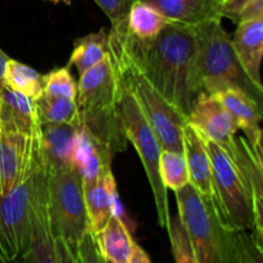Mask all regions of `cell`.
Instances as JSON below:
<instances>
[{
	"label": "cell",
	"instance_id": "1",
	"mask_svg": "<svg viewBox=\"0 0 263 263\" xmlns=\"http://www.w3.org/2000/svg\"><path fill=\"white\" fill-rule=\"evenodd\" d=\"M115 26L146 80L187 120L195 99L203 92L195 66L197 36L193 26L168 22L148 41L131 36L127 21Z\"/></svg>",
	"mask_w": 263,
	"mask_h": 263
},
{
	"label": "cell",
	"instance_id": "2",
	"mask_svg": "<svg viewBox=\"0 0 263 263\" xmlns=\"http://www.w3.org/2000/svg\"><path fill=\"white\" fill-rule=\"evenodd\" d=\"M108 57L116 79L134 95L141 112L153 128L162 151L184 153L182 130L187 122L186 117L172 107L146 80L126 48L118 26H112L108 32Z\"/></svg>",
	"mask_w": 263,
	"mask_h": 263
},
{
	"label": "cell",
	"instance_id": "3",
	"mask_svg": "<svg viewBox=\"0 0 263 263\" xmlns=\"http://www.w3.org/2000/svg\"><path fill=\"white\" fill-rule=\"evenodd\" d=\"M193 28L197 36L195 66L203 91L215 95L226 89H238L263 109V89L241 67L221 20L207 21Z\"/></svg>",
	"mask_w": 263,
	"mask_h": 263
},
{
	"label": "cell",
	"instance_id": "4",
	"mask_svg": "<svg viewBox=\"0 0 263 263\" xmlns=\"http://www.w3.org/2000/svg\"><path fill=\"white\" fill-rule=\"evenodd\" d=\"M181 220L198 263H238L236 231L225 225L212 197L190 184L175 192Z\"/></svg>",
	"mask_w": 263,
	"mask_h": 263
},
{
	"label": "cell",
	"instance_id": "5",
	"mask_svg": "<svg viewBox=\"0 0 263 263\" xmlns=\"http://www.w3.org/2000/svg\"><path fill=\"white\" fill-rule=\"evenodd\" d=\"M80 125L104 143L113 154L123 152L127 139L117 110V80L109 57L80 74L76 97Z\"/></svg>",
	"mask_w": 263,
	"mask_h": 263
},
{
	"label": "cell",
	"instance_id": "6",
	"mask_svg": "<svg viewBox=\"0 0 263 263\" xmlns=\"http://www.w3.org/2000/svg\"><path fill=\"white\" fill-rule=\"evenodd\" d=\"M48 172L40 164L10 193L0 195V259L18 262L27 251L36 208L48 197Z\"/></svg>",
	"mask_w": 263,
	"mask_h": 263
},
{
	"label": "cell",
	"instance_id": "7",
	"mask_svg": "<svg viewBox=\"0 0 263 263\" xmlns=\"http://www.w3.org/2000/svg\"><path fill=\"white\" fill-rule=\"evenodd\" d=\"M117 80V79H116ZM117 110L120 116L123 134L127 141H130L138 152V156L145 170L146 177L153 192L156 203L158 225L167 229L170 222L168 194L159 175V157H161V144L149 125L148 120L140 107L136 103L134 95L127 87L117 80Z\"/></svg>",
	"mask_w": 263,
	"mask_h": 263
},
{
	"label": "cell",
	"instance_id": "8",
	"mask_svg": "<svg viewBox=\"0 0 263 263\" xmlns=\"http://www.w3.org/2000/svg\"><path fill=\"white\" fill-rule=\"evenodd\" d=\"M204 143L212 170V198L221 218L233 231L253 234L256 217L253 197L247 179L221 146L207 139Z\"/></svg>",
	"mask_w": 263,
	"mask_h": 263
},
{
	"label": "cell",
	"instance_id": "9",
	"mask_svg": "<svg viewBox=\"0 0 263 263\" xmlns=\"http://www.w3.org/2000/svg\"><path fill=\"white\" fill-rule=\"evenodd\" d=\"M46 208L54 238L63 239L77 252L79 241L89 230V221L82 179L76 167L49 175Z\"/></svg>",
	"mask_w": 263,
	"mask_h": 263
},
{
	"label": "cell",
	"instance_id": "10",
	"mask_svg": "<svg viewBox=\"0 0 263 263\" xmlns=\"http://www.w3.org/2000/svg\"><path fill=\"white\" fill-rule=\"evenodd\" d=\"M40 164V138L0 130V195L25 182Z\"/></svg>",
	"mask_w": 263,
	"mask_h": 263
},
{
	"label": "cell",
	"instance_id": "11",
	"mask_svg": "<svg viewBox=\"0 0 263 263\" xmlns=\"http://www.w3.org/2000/svg\"><path fill=\"white\" fill-rule=\"evenodd\" d=\"M187 122L204 139L217 144L235 161L239 151V126L225 105L213 94L203 91L195 99Z\"/></svg>",
	"mask_w": 263,
	"mask_h": 263
},
{
	"label": "cell",
	"instance_id": "12",
	"mask_svg": "<svg viewBox=\"0 0 263 263\" xmlns=\"http://www.w3.org/2000/svg\"><path fill=\"white\" fill-rule=\"evenodd\" d=\"M80 125L48 123L41 126L40 151L48 175L73 166L74 144Z\"/></svg>",
	"mask_w": 263,
	"mask_h": 263
},
{
	"label": "cell",
	"instance_id": "13",
	"mask_svg": "<svg viewBox=\"0 0 263 263\" xmlns=\"http://www.w3.org/2000/svg\"><path fill=\"white\" fill-rule=\"evenodd\" d=\"M113 153L104 143L80 125L74 144L73 166L79 170L84 189L91 186L100 176L112 171Z\"/></svg>",
	"mask_w": 263,
	"mask_h": 263
},
{
	"label": "cell",
	"instance_id": "14",
	"mask_svg": "<svg viewBox=\"0 0 263 263\" xmlns=\"http://www.w3.org/2000/svg\"><path fill=\"white\" fill-rule=\"evenodd\" d=\"M0 130L40 138L41 125L33 100L5 86L0 91Z\"/></svg>",
	"mask_w": 263,
	"mask_h": 263
},
{
	"label": "cell",
	"instance_id": "15",
	"mask_svg": "<svg viewBox=\"0 0 263 263\" xmlns=\"http://www.w3.org/2000/svg\"><path fill=\"white\" fill-rule=\"evenodd\" d=\"M234 51L249 79L262 87L261 63L263 55V18L244 21L238 23V28L231 37Z\"/></svg>",
	"mask_w": 263,
	"mask_h": 263
},
{
	"label": "cell",
	"instance_id": "16",
	"mask_svg": "<svg viewBox=\"0 0 263 263\" xmlns=\"http://www.w3.org/2000/svg\"><path fill=\"white\" fill-rule=\"evenodd\" d=\"M89 231L97 235L113 215H118L117 186L112 171L98 179L91 186L84 189Z\"/></svg>",
	"mask_w": 263,
	"mask_h": 263
},
{
	"label": "cell",
	"instance_id": "17",
	"mask_svg": "<svg viewBox=\"0 0 263 263\" xmlns=\"http://www.w3.org/2000/svg\"><path fill=\"white\" fill-rule=\"evenodd\" d=\"M158 10L170 22L197 26L212 20H222V0H141Z\"/></svg>",
	"mask_w": 263,
	"mask_h": 263
},
{
	"label": "cell",
	"instance_id": "18",
	"mask_svg": "<svg viewBox=\"0 0 263 263\" xmlns=\"http://www.w3.org/2000/svg\"><path fill=\"white\" fill-rule=\"evenodd\" d=\"M215 95L236 121L239 130L244 131L252 148L262 153V108L238 89H226Z\"/></svg>",
	"mask_w": 263,
	"mask_h": 263
},
{
	"label": "cell",
	"instance_id": "19",
	"mask_svg": "<svg viewBox=\"0 0 263 263\" xmlns=\"http://www.w3.org/2000/svg\"><path fill=\"white\" fill-rule=\"evenodd\" d=\"M184 156L189 171V184L200 194L212 197V170L204 139L190 125L185 123L182 130Z\"/></svg>",
	"mask_w": 263,
	"mask_h": 263
},
{
	"label": "cell",
	"instance_id": "20",
	"mask_svg": "<svg viewBox=\"0 0 263 263\" xmlns=\"http://www.w3.org/2000/svg\"><path fill=\"white\" fill-rule=\"evenodd\" d=\"M94 236L99 252L108 263H128L135 241L120 215H113Z\"/></svg>",
	"mask_w": 263,
	"mask_h": 263
},
{
	"label": "cell",
	"instance_id": "21",
	"mask_svg": "<svg viewBox=\"0 0 263 263\" xmlns=\"http://www.w3.org/2000/svg\"><path fill=\"white\" fill-rule=\"evenodd\" d=\"M46 199L43 200L35 211L31 241L26 253L21 258L22 263H59L54 236L49 225Z\"/></svg>",
	"mask_w": 263,
	"mask_h": 263
},
{
	"label": "cell",
	"instance_id": "22",
	"mask_svg": "<svg viewBox=\"0 0 263 263\" xmlns=\"http://www.w3.org/2000/svg\"><path fill=\"white\" fill-rule=\"evenodd\" d=\"M108 32L102 28L99 32L89 33L74 41L69 64L81 74L108 58Z\"/></svg>",
	"mask_w": 263,
	"mask_h": 263
},
{
	"label": "cell",
	"instance_id": "23",
	"mask_svg": "<svg viewBox=\"0 0 263 263\" xmlns=\"http://www.w3.org/2000/svg\"><path fill=\"white\" fill-rule=\"evenodd\" d=\"M170 21L146 3L138 0L127 15V30L131 36L141 41L156 37Z\"/></svg>",
	"mask_w": 263,
	"mask_h": 263
},
{
	"label": "cell",
	"instance_id": "24",
	"mask_svg": "<svg viewBox=\"0 0 263 263\" xmlns=\"http://www.w3.org/2000/svg\"><path fill=\"white\" fill-rule=\"evenodd\" d=\"M36 115L41 126L48 123H71L80 125V115L76 100L64 97L41 94L33 100Z\"/></svg>",
	"mask_w": 263,
	"mask_h": 263
},
{
	"label": "cell",
	"instance_id": "25",
	"mask_svg": "<svg viewBox=\"0 0 263 263\" xmlns=\"http://www.w3.org/2000/svg\"><path fill=\"white\" fill-rule=\"evenodd\" d=\"M5 86L13 91L21 92L32 100L44 92V76L30 66L15 59H8L4 72Z\"/></svg>",
	"mask_w": 263,
	"mask_h": 263
},
{
	"label": "cell",
	"instance_id": "26",
	"mask_svg": "<svg viewBox=\"0 0 263 263\" xmlns=\"http://www.w3.org/2000/svg\"><path fill=\"white\" fill-rule=\"evenodd\" d=\"M159 175L167 190L176 192L189 184V171L184 153L163 149L159 157Z\"/></svg>",
	"mask_w": 263,
	"mask_h": 263
},
{
	"label": "cell",
	"instance_id": "27",
	"mask_svg": "<svg viewBox=\"0 0 263 263\" xmlns=\"http://www.w3.org/2000/svg\"><path fill=\"white\" fill-rule=\"evenodd\" d=\"M167 230H168L175 263H198L179 215L170 218Z\"/></svg>",
	"mask_w": 263,
	"mask_h": 263
},
{
	"label": "cell",
	"instance_id": "28",
	"mask_svg": "<svg viewBox=\"0 0 263 263\" xmlns=\"http://www.w3.org/2000/svg\"><path fill=\"white\" fill-rule=\"evenodd\" d=\"M44 94L76 100L77 84L68 67L57 68L44 76Z\"/></svg>",
	"mask_w": 263,
	"mask_h": 263
},
{
	"label": "cell",
	"instance_id": "29",
	"mask_svg": "<svg viewBox=\"0 0 263 263\" xmlns=\"http://www.w3.org/2000/svg\"><path fill=\"white\" fill-rule=\"evenodd\" d=\"M238 263H263V246L249 231H238Z\"/></svg>",
	"mask_w": 263,
	"mask_h": 263
},
{
	"label": "cell",
	"instance_id": "30",
	"mask_svg": "<svg viewBox=\"0 0 263 263\" xmlns=\"http://www.w3.org/2000/svg\"><path fill=\"white\" fill-rule=\"evenodd\" d=\"M110 20L112 26L127 21L131 7L138 0H94Z\"/></svg>",
	"mask_w": 263,
	"mask_h": 263
},
{
	"label": "cell",
	"instance_id": "31",
	"mask_svg": "<svg viewBox=\"0 0 263 263\" xmlns=\"http://www.w3.org/2000/svg\"><path fill=\"white\" fill-rule=\"evenodd\" d=\"M77 256L80 263H108L99 252L94 234L90 233L89 230L82 235L81 240L79 241Z\"/></svg>",
	"mask_w": 263,
	"mask_h": 263
},
{
	"label": "cell",
	"instance_id": "32",
	"mask_svg": "<svg viewBox=\"0 0 263 263\" xmlns=\"http://www.w3.org/2000/svg\"><path fill=\"white\" fill-rule=\"evenodd\" d=\"M249 2H252V0H222L221 17L238 22L239 14Z\"/></svg>",
	"mask_w": 263,
	"mask_h": 263
},
{
	"label": "cell",
	"instance_id": "33",
	"mask_svg": "<svg viewBox=\"0 0 263 263\" xmlns=\"http://www.w3.org/2000/svg\"><path fill=\"white\" fill-rule=\"evenodd\" d=\"M54 244L59 263H80L77 252L73 251L63 239L54 238Z\"/></svg>",
	"mask_w": 263,
	"mask_h": 263
},
{
	"label": "cell",
	"instance_id": "34",
	"mask_svg": "<svg viewBox=\"0 0 263 263\" xmlns=\"http://www.w3.org/2000/svg\"><path fill=\"white\" fill-rule=\"evenodd\" d=\"M263 18V0H252L249 2L238 17V22H244V21L259 20Z\"/></svg>",
	"mask_w": 263,
	"mask_h": 263
},
{
	"label": "cell",
	"instance_id": "35",
	"mask_svg": "<svg viewBox=\"0 0 263 263\" xmlns=\"http://www.w3.org/2000/svg\"><path fill=\"white\" fill-rule=\"evenodd\" d=\"M128 263H152L151 258H149L148 254L145 253L143 248H141L139 244H134L133 254H131Z\"/></svg>",
	"mask_w": 263,
	"mask_h": 263
},
{
	"label": "cell",
	"instance_id": "36",
	"mask_svg": "<svg viewBox=\"0 0 263 263\" xmlns=\"http://www.w3.org/2000/svg\"><path fill=\"white\" fill-rule=\"evenodd\" d=\"M8 59H9V57H8L7 54L0 49V91L5 87L4 72H5V66H7Z\"/></svg>",
	"mask_w": 263,
	"mask_h": 263
},
{
	"label": "cell",
	"instance_id": "37",
	"mask_svg": "<svg viewBox=\"0 0 263 263\" xmlns=\"http://www.w3.org/2000/svg\"><path fill=\"white\" fill-rule=\"evenodd\" d=\"M48 2H51V3H55V4H58V3H64V4H71L73 0H48Z\"/></svg>",
	"mask_w": 263,
	"mask_h": 263
},
{
	"label": "cell",
	"instance_id": "38",
	"mask_svg": "<svg viewBox=\"0 0 263 263\" xmlns=\"http://www.w3.org/2000/svg\"><path fill=\"white\" fill-rule=\"evenodd\" d=\"M0 263H18V262H7V261H3V259H0Z\"/></svg>",
	"mask_w": 263,
	"mask_h": 263
}]
</instances>
